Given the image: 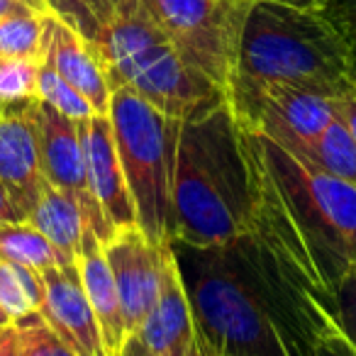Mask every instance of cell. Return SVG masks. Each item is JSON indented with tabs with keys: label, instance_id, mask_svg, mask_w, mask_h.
<instances>
[{
	"label": "cell",
	"instance_id": "29",
	"mask_svg": "<svg viewBox=\"0 0 356 356\" xmlns=\"http://www.w3.org/2000/svg\"><path fill=\"white\" fill-rule=\"evenodd\" d=\"M334 105H337L339 120L344 122V127L349 129V134L356 142V93L346 95V98H341V100H334Z\"/></svg>",
	"mask_w": 356,
	"mask_h": 356
},
{
	"label": "cell",
	"instance_id": "7",
	"mask_svg": "<svg viewBox=\"0 0 356 356\" xmlns=\"http://www.w3.org/2000/svg\"><path fill=\"white\" fill-rule=\"evenodd\" d=\"M186 64L227 95L239 66V40L254 0H142Z\"/></svg>",
	"mask_w": 356,
	"mask_h": 356
},
{
	"label": "cell",
	"instance_id": "19",
	"mask_svg": "<svg viewBox=\"0 0 356 356\" xmlns=\"http://www.w3.org/2000/svg\"><path fill=\"white\" fill-rule=\"evenodd\" d=\"M49 47V13L30 8L0 17V59L44 61Z\"/></svg>",
	"mask_w": 356,
	"mask_h": 356
},
{
	"label": "cell",
	"instance_id": "36",
	"mask_svg": "<svg viewBox=\"0 0 356 356\" xmlns=\"http://www.w3.org/2000/svg\"><path fill=\"white\" fill-rule=\"evenodd\" d=\"M120 356H129V354H124V351H122V354H120Z\"/></svg>",
	"mask_w": 356,
	"mask_h": 356
},
{
	"label": "cell",
	"instance_id": "20",
	"mask_svg": "<svg viewBox=\"0 0 356 356\" xmlns=\"http://www.w3.org/2000/svg\"><path fill=\"white\" fill-rule=\"evenodd\" d=\"M0 259L37 271L66 266L49 239L30 222H0Z\"/></svg>",
	"mask_w": 356,
	"mask_h": 356
},
{
	"label": "cell",
	"instance_id": "31",
	"mask_svg": "<svg viewBox=\"0 0 356 356\" xmlns=\"http://www.w3.org/2000/svg\"><path fill=\"white\" fill-rule=\"evenodd\" d=\"M188 356H215V354L208 349V346H205V341L200 339L198 334H195V341H193V346H191Z\"/></svg>",
	"mask_w": 356,
	"mask_h": 356
},
{
	"label": "cell",
	"instance_id": "9",
	"mask_svg": "<svg viewBox=\"0 0 356 356\" xmlns=\"http://www.w3.org/2000/svg\"><path fill=\"white\" fill-rule=\"evenodd\" d=\"M32 115H35L37 142H40V163L44 184L54 186L59 191L71 193L81 203L88 220V227L100 242H108L118 229L108 222L100 205L95 203L93 193L88 188V176H86V159L83 144H81L79 122L69 120L47 105L44 100L32 103Z\"/></svg>",
	"mask_w": 356,
	"mask_h": 356
},
{
	"label": "cell",
	"instance_id": "17",
	"mask_svg": "<svg viewBox=\"0 0 356 356\" xmlns=\"http://www.w3.org/2000/svg\"><path fill=\"white\" fill-rule=\"evenodd\" d=\"M27 222L35 225L49 239V244L56 249L61 261H79L81 242H83V234L88 229V220H86L83 208L74 195L44 184L40 200H37Z\"/></svg>",
	"mask_w": 356,
	"mask_h": 356
},
{
	"label": "cell",
	"instance_id": "32",
	"mask_svg": "<svg viewBox=\"0 0 356 356\" xmlns=\"http://www.w3.org/2000/svg\"><path fill=\"white\" fill-rule=\"evenodd\" d=\"M20 8H25V6L20 3V0H0V17L10 15V13L20 10Z\"/></svg>",
	"mask_w": 356,
	"mask_h": 356
},
{
	"label": "cell",
	"instance_id": "10",
	"mask_svg": "<svg viewBox=\"0 0 356 356\" xmlns=\"http://www.w3.org/2000/svg\"><path fill=\"white\" fill-rule=\"evenodd\" d=\"M163 247L166 244L152 242L139 227L118 229L103 244L110 273L118 286L127 339L137 334L159 296Z\"/></svg>",
	"mask_w": 356,
	"mask_h": 356
},
{
	"label": "cell",
	"instance_id": "14",
	"mask_svg": "<svg viewBox=\"0 0 356 356\" xmlns=\"http://www.w3.org/2000/svg\"><path fill=\"white\" fill-rule=\"evenodd\" d=\"M79 129L81 144H83L88 188L93 193L95 203L100 205V210L115 229L137 227L134 203L127 188L122 163H120L118 147H115L110 118L108 115H95L86 122H79Z\"/></svg>",
	"mask_w": 356,
	"mask_h": 356
},
{
	"label": "cell",
	"instance_id": "27",
	"mask_svg": "<svg viewBox=\"0 0 356 356\" xmlns=\"http://www.w3.org/2000/svg\"><path fill=\"white\" fill-rule=\"evenodd\" d=\"M315 356H356V349L339 330H332L317 341Z\"/></svg>",
	"mask_w": 356,
	"mask_h": 356
},
{
	"label": "cell",
	"instance_id": "16",
	"mask_svg": "<svg viewBox=\"0 0 356 356\" xmlns=\"http://www.w3.org/2000/svg\"><path fill=\"white\" fill-rule=\"evenodd\" d=\"M76 266H79L81 283H83V291L90 300V307H93L95 317H98L105 351H108V356H120L124 344H127V332H124L118 286H115V278L110 273L108 259H105L103 252V242L95 237L90 227L83 234Z\"/></svg>",
	"mask_w": 356,
	"mask_h": 356
},
{
	"label": "cell",
	"instance_id": "5",
	"mask_svg": "<svg viewBox=\"0 0 356 356\" xmlns=\"http://www.w3.org/2000/svg\"><path fill=\"white\" fill-rule=\"evenodd\" d=\"M254 142L273 188L334 293L346 268L356 264V188L300 163L261 134H254Z\"/></svg>",
	"mask_w": 356,
	"mask_h": 356
},
{
	"label": "cell",
	"instance_id": "22",
	"mask_svg": "<svg viewBox=\"0 0 356 356\" xmlns=\"http://www.w3.org/2000/svg\"><path fill=\"white\" fill-rule=\"evenodd\" d=\"M17 356H76L74 349L51 330L40 312L15 322Z\"/></svg>",
	"mask_w": 356,
	"mask_h": 356
},
{
	"label": "cell",
	"instance_id": "6",
	"mask_svg": "<svg viewBox=\"0 0 356 356\" xmlns=\"http://www.w3.org/2000/svg\"><path fill=\"white\" fill-rule=\"evenodd\" d=\"M110 124L137 227L152 242H171V188L176 161L178 122L132 88L118 86L110 98Z\"/></svg>",
	"mask_w": 356,
	"mask_h": 356
},
{
	"label": "cell",
	"instance_id": "18",
	"mask_svg": "<svg viewBox=\"0 0 356 356\" xmlns=\"http://www.w3.org/2000/svg\"><path fill=\"white\" fill-rule=\"evenodd\" d=\"M281 149L305 166L327 173L332 178H339V181L356 188V142L339 120V115L315 139L283 144Z\"/></svg>",
	"mask_w": 356,
	"mask_h": 356
},
{
	"label": "cell",
	"instance_id": "4",
	"mask_svg": "<svg viewBox=\"0 0 356 356\" xmlns=\"http://www.w3.org/2000/svg\"><path fill=\"white\" fill-rule=\"evenodd\" d=\"M237 74L291 83L341 100L356 93V56L341 35L315 10L254 0L239 40Z\"/></svg>",
	"mask_w": 356,
	"mask_h": 356
},
{
	"label": "cell",
	"instance_id": "26",
	"mask_svg": "<svg viewBox=\"0 0 356 356\" xmlns=\"http://www.w3.org/2000/svg\"><path fill=\"white\" fill-rule=\"evenodd\" d=\"M0 305L10 312L15 322L35 312L30 300H27V296L22 293V286L17 281L13 264L3 261V259H0Z\"/></svg>",
	"mask_w": 356,
	"mask_h": 356
},
{
	"label": "cell",
	"instance_id": "12",
	"mask_svg": "<svg viewBox=\"0 0 356 356\" xmlns=\"http://www.w3.org/2000/svg\"><path fill=\"white\" fill-rule=\"evenodd\" d=\"M32 103L0 105V184L25 218H30L44 188Z\"/></svg>",
	"mask_w": 356,
	"mask_h": 356
},
{
	"label": "cell",
	"instance_id": "11",
	"mask_svg": "<svg viewBox=\"0 0 356 356\" xmlns=\"http://www.w3.org/2000/svg\"><path fill=\"white\" fill-rule=\"evenodd\" d=\"M195 341V322L191 312L188 293L178 271L171 242L163 247L161 286L149 315L137 334L129 337L124 354L129 356H188Z\"/></svg>",
	"mask_w": 356,
	"mask_h": 356
},
{
	"label": "cell",
	"instance_id": "1",
	"mask_svg": "<svg viewBox=\"0 0 356 356\" xmlns=\"http://www.w3.org/2000/svg\"><path fill=\"white\" fill-rule=\"evenodd\" d=\"M195 334L215 356H315L337 327L334 293L266 173L252 229L220 247L171 242Z\"/></svg>",
	"mask_w": 356,
	"mask_h": 356
},
{
	"label": "cell",
	"instance_id": "13",
	"mask_svg": "<svg viewBox=\"0 0 356 356\" xmlns=\"http://www.w3.org/2000/svg\"><path fill=\"white\" fill-rule=\"evenodd\" d=\"M44 276V300L40 315L44 322L74 349L76 356H108L100 334L98 317L81 283L76 264L54 266L42 271Z\"/></svg>",
	"mask_w": 356,
	"mask_h": 356
},
{
	"label": "cell",
	"instance_id": "23",
	"mask_svg": "<svg viewBox=\"0 0 356 356\" xmlns=\"http://www.w3.org/2000/svg\"><path fill=\"white\" fill-rule=\"evenodd\" d=\"M40 66L32 59H0V105L37 100Z\"/></svg>",
	"mask_w": 356,
	"mask_h": 356
},
{
	"label": "cell",
	"instance_id": "21",
	"mask_svg": "<svg viewBox=\"0 0 356 356\" xmlns=\"http://www.w3.org/2000/svg\"><path fill=\"white\" fill-rule=\"evenodd\" d=\"M37 100H44L61 115H66L74 122H86V120L95 118V110L74 86L66 79H61L47 61L40 66V79H37Z\"/></svg>",
	"mask_w": 356,
	"mask_h": 356
},
{
	"label": "cell",
	"instance_id": "35",
	"mask_svg": "<svg viewBox=\"0 0 356 356\" xmlns=\"http://www.w3.org/2000/svg\"><path fill=\"white\" fill-rule=\"evenodd\" d=\"M278 3H288V6H300V8H315L317 0H278Z\"/></svg>",
	"mask_w": 356,
	"mask_h": 356
},
{
	"label": "cell",
	"instance_id": "2",
	"mask_svg": "<svg viewBox=\"0 0 356 356\" xmlns=\"http://www.w3.org/2000/svg\"><path fill=\"white\" fill-rule=\"evenodd\" d=\"M266 193L254 134L227 98L178 122L171 242L220 247L249 232Z\"/></svg>",
	"mask_w": 356,
	"mask_h": 356
},
{
	"label": "cell",
	"instance_id": "25",
	"mask_svg": "<svg viewBox=\"0 0 356 356\" xmlns=\"http://www.w3.org/2000/svg\"><path fill=\"white\" fill-rule=\"evenodd\" d=\"M315 10L339 32L356 56V0H317Z\"/></svg>",
	"mask_w": 356,
	"mask_h": 356
},
{
	"label": "cell",
	"instance_id": "24",
	"mask_svg": "<svg viewBox=\"0 0 356 356\" xmlns=\"http://www.w3.org/2000/svg\"><path fill=\"white\" fill-rule=\"evenodd\" d=\"M337 300V327L356 349V264L346 268L334 291Z\"/></svg>",
	"mask_w": 356,
	"mask_h": 356
},
{
	"label": "cell",
	"instance_id": "15",
	"mask_svg": "<svg viewBox=\"0 0 356 356\" xmlns=\"http://www.w3.org/2000/svg\"><path fill=\"white\" fill-rule=\"evenodd\" d=\"M44 61L93 105L95 115L110 113L113 83L98 51L69 20L56 13H49V47Z\"/></svg>",
	"mask_w": 356,
	"mask_h": 356
},
{
	"label": "cell",
	"instance_id": "28",
	"mask_svg": "<svg viewBox=\"0 0 356 356\" xmlns=\"http://www.w3.org/2000/svg\"><path fill=\"white\" fill-rule=\"evenodd\" d=\"M0 222H27L25 213L17 208L13 195L8 193L3 184H0Z\"/></svg>",
	"mask_w": 356,
	"mask_h": 356
},
{
	"label": "cell",
	"instance_id": "33",
	"mask_svg": "<svg viewBox=\"0 0 356 356\" xmlns=\"http://www.w3.org/2000/svg\"><path fill=\"white\" fill-rule=\"evenodd\" d=\"M22 6L30 8V10L35 13H51L49 10V0H20Z\"/></svg>",
	"mask_w": 356,
	"mask_h": 356
},
{
	"label": "cell",
	"instance_id": "30",
	"mask_svg": "<svg viewBox=\"0 0 356 356\" xmlns=\"http://www.w3.org/2000/svg\"><path fill=\"white\" fill-rule=\"evenodd\" d=\"M0 356H17L15 325L8 327V330H0Z\"/></svg>",
	"mask_w": 356,
	"mask_h": 356
},
{
	"label": "cell",
	"instance_id": "34",
	"mask_svg": "<svg viewBox=\"0 0 356 356\" xmlns=\"http://www.w3.org/2000/svg\"><path fill=\"white\" fill-rule=\"evenodd\" d=\"M15 325V320H13V315L6 310V307L0 305V330H8V327Z\"/></svg>",
	"mask_w": 356,
	"mask_h": 356
},
{
	"label": "cell",
	"instance_id": "3",
	"mask_svg": "<svg viewBox=\"0 0 356 356\" xmlns=\"http://www.w3.org/2000/svg\"><path fill=\"white\" fill-rule=\"evenodd\" d=\"M103 61L113 88L124 86L173 120L227 98L198 76L154 22L142 0H49Z\"/></svg>",
	"mask_w": 356,
	"mask_h": 356
},
{
	"label": "cell",
	"instance_id": "8",
	"mask_svg": "<svg viewBox=\"0 0 356 356\" xmlns=\"http://www.w3.org/2000/svg\"><path fill=\"white\" fill-rule=\"evenodd\" d=\"M227 100L249 132L261 134L278 147L315 139L337 120L334 100L325 95L242 74L234 76Z\"/></svg>",
	"mask_w": 356,
	"mask_h": 356
}]
</instances>
